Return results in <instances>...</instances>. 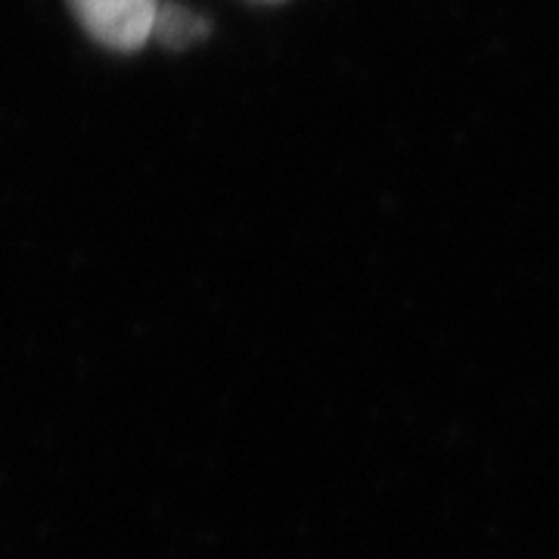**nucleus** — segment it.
Instances as JSON below:
<instances>
[{"instance_id":"f257e3e1","label":"nucleus","mask_w":559,"mask_h":559,"mask_svg":"<svg viewBox=\"0 0 559 559\" xmlns=\"http://www.w3.org/2000/svg\"><path fill=\"white\" fill-rule=\"evenodd\" d=\"M87 35L112 50H138L156 32L159 0H69Z\"/></svg>"},{"instance_id":"f03ea898","label":"nucleus","mask_w":559,"mask_h":559,"mask_svg":"<svg viewBox=\"0 0 559 559\" xmlns=\"http://www.w3.org/2000/svg\"><path fill=\"white\" fill-rule=\"evenodd\" d=\"M153 35H156L165 47L183 50V47L200 44V40L209 35V22L202 20V16H197L193 10H187V7L168 3V7H159L156 32H153Z\"/></svg>"},{"instance_id":"7ed1b4c3","label":"nucleus","mask_w":559,"mask_h":559,"mask_svg":"<svg viewBox=\"0 0 559 559\" xmlns=\"http://www.w3.org/2000/svg\"><path fill=\"white\" fill-rule=\"evenodd\" d=\"M259 3H277V0H259Z\"/></svg>"}]
</instances>
